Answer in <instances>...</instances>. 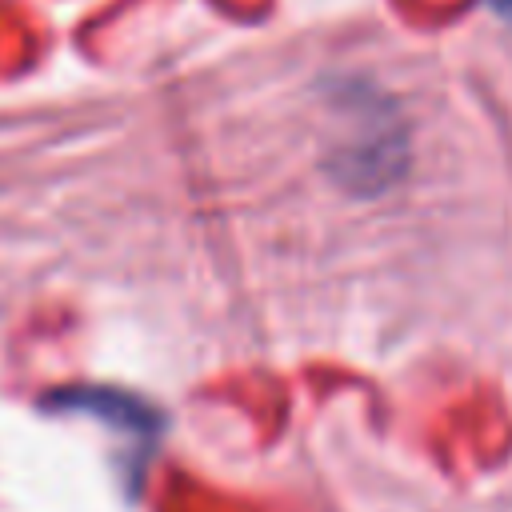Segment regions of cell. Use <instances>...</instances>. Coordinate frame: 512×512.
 <instances>
[{
	"instance_id": "6da1fadb",
	"label": "cell",
	"mask_w": 512,
	"mask_h": 512,
	"mask_svg": "<svg viewBox=\"0 0 512 512\" xmlns=\"http://www.w3.org/2000/svg\"><path fill=\"white\" fill-rule=\"evenodd\" d=\"M56 408H76V412H92L116 428H128V432H152L156 428V412L144 408L136 396H124V392H64L52 400Z\"/></svg>"
},
{
	"instance_id": "7a4b0ae2",
	"label": "cell",
	"mask_w": 512,
	"mask_h": 512,
	"mask_svg": "<svg viewBox=\"0 0 512 512\" xmlns=\"http://www.w3.org/2000/svg\"><path fill=\"white\" fill-rule=\"evenodd\" d=\"M488 4H492L500 16H508V20H512V0H488Z\"/></svg>"
}]
</instances>
